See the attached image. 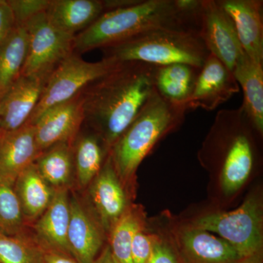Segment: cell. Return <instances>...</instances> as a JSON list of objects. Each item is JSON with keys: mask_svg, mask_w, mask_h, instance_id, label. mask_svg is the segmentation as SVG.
I'll return each instance as SVG.
<instances>
[{"mask_svg": "<svg viewBox=\"0 0 263 263\" xmlns=\"http://www.w3.org/2000/svg\"><path fill=\"white\" fill-rule=\"evenodd\" d=\"M157 66L123 62L81 91L84 122L110 151L155 90Z\"/></svg>", "mask_w": 263, "mask_h": 263, "instance_id": "obj_1", "label": "cell"}, {"mask_svg": "<svg viewBox=\"0 0 263 263\" xmlns=\"http://www.w3.org/2000/svg\"><path fill=\"white\" fill-rule=\"evenodd\" d=\"M201 0H139L136 4L105 12L74 37L77 54L106 48L154 29L199 31Z\"/></svg>", "mask_w": 263, "mask_h": 263, "instance_id": "obj_2", "label": "cell"}, {"mask_svg": "<svg viewBox=\"0 0 263 263\" xmlns=\"http://www.w3.org/2000/svg\"><path fill=\"white\" fill-rule=\"evenodd\" d=\"M187 110L185 106L166 101L155 88L144 106L110 151L119 177L131 179L159 140L183 122Z\"/></svg>", "mask_w": 263, "mask_h": 263, "instance_id": "obj_3", "label": "cell"}, {"mask_svg": "<svg viewBox=\"0 0 263 263\" xmlns=\"http://www.w3.org/2000/svg\"><path fill=\"white\" fill-rule=\"evenodd\" d=\"M103 50L104 58L122 63L185 64L199 70L209 54L199 31L189 29H154Z\"/></svg>", "mask_w": 263, "mask_h": 263, "instance_id": "obj_4", "label": "cell"}, {"mask_svg": "<svg viewBox=\"0 0 263 263\" xmlns=\"http://www.w3.org/2000/svg\"><path fill=\"white\" fill-rule=\"evenodd\" d=\"M215 119L227 139L221 159V188L226 195H230L243 186L255 163L254 143L250 136L254 127L242 105L221 109Z\"/></svg>", "mask_w": 263, "mask_h": 263, "instance_id": "obj_5", "label": "cell"}, {"mask_svg": "<svg viewBox=\"0 0 263 263\" xmlns=\"http://www.w3.org/2000/svg\"><path fill=\"white\" fill-rule=\"evenodd\" d=\"M122 62L103 58L91 62L72 53L48 76L37 106L27 124H34L48 109L75 98L89 84L111 72Z\"/></svg>", "mask_w": 263, "mask_h": 263, "instance_id": "obj_6", "label": "cell"}, {"mask_svg": "<svg viewBox=\"0 0 263 263\" xmlns=\"http://www.w3.org/2000/svg\"><path fill=\"white\" fill-rule=\"evenodd\" d=\"M193 228L219 235L243 258L261 254L262 209L257 197H247L240 207L232 212L202 216L195 221Z\"/></svg>", "mask_w": 263, "mask_h": 263, "instance_id": "obj_7", "label": "cell"}, {"mask_svg": "<svg viewBox=\"0 0 263 263\" xmlns=\"http://www.w3.org/2000/svg\"><path fill=\"white\" fill-rule=\"evenodd\" d=\"M45 12L31 17L23 24L28 35V51L21 76L48 79L57 66L73 53L75 36L55 28Z\"/></svg>", "mask_w": 263, "mask_h": 263, "instance_id": "obj_8", "label": "cell"}, {"mask_svg": "<svg viewBox=\"0 0 263 263\" xmlns=\"http://www.w3.org/2000/svg\"><path fill=\"white\" fill-rule=\"evenodd\" d=\"M199 34L209 53L233 72L245 52L233 22L216 0H201Z\"/></svg>", "mask_w": 263, "mask_h": 263, "instance_id": "obj_9", "label": "cell"}, {"mask_svg": "<svg viewBox=\"0 0 263 263\" xmlns=\"http://www.w3.org/2000/svg\"><path fill=\"white\" fill-rule=\"evenodd\" d=\"M239 91V85L233 72L209 53L197 74L193 92L186 104V108L212 111Z\"/></svg>", "mask_w": 263, "mask_h": 263, "instance_id": "obj_10", "label": "cell"}, {"mask_svg": "<svg viewBox=\"0 0 263 263\" xmlns=\"http://www.w3.org/2000/svg\"><path fill=\"white\" fill-rule=\"evenodd\" d=\"M81 92L65 103L48 109L33 124L41 154L61 143H72L84 125Z\"/></svg>", "mask_w": 263, "mask_h": 263, "instance_id": "obj_11", "label": "cell"}, {"mask_svg": "<svg viewBox=\"0 0 263 263\" xmlns=\"http://www.w3.org/2000/svg\"><path fill=\"white\" fill-rule=\"evenodd\" d=\"M47 79L20 76L0 98V129L8 133L23 127L37 106Z\"/></svg>", "mask_w": 263, "mask_h": 263, "instance_id": "obj_12", "label": "cell"}, {"mask_svg": "<svg viewBox=\"0 0 263 263\" xmlns=\"http://www.w3.org/2000/svg\"><path fill=\"white\" fill-rule=\"evenodd\" d=\"M217 3L233 22L246 54L263 65V2L218 0Z\"/></svg>", "mask_w": 263, "mask_h": 263, "instance_id": "obj_13", "label": "cell"}, {"mask_svg": "<svg viewBox=\"0 0 263 263\" xmlns=\"http://www.w3.org/2000/svg\"><path fill=\"white\" fill-rule=\"evenodd\" d=\"M41 155L34 126L26 124L0 136V181L14 186L17 178Z\"/></svg>", "mask_w": 263, "mask_h": 263, "instance_id": "obj_14", "label": "cell"}, {"mask_svg": "<svg viewBox=\"0 0 263 263\" xmlns=\"http://www.w3.org/2000/svg\"><path fill=\"white\" fill-rule=\"evenodd\" d=\"M119 179L109 152L90 187L91 200L105 230H110L127 209V197Z\"/></svg>", "mask_w": 263, "mask_h": 263, "instance_id": "obj_15", "label": "cell"}, {"mask_svg": "<svg viewBox=\"0 0 263 263\" xmlns=\"http://www.w3.org/2000/svg\"><path fill=\"white\" fill-rule=\"evenodd\" d=\"M67 243L71 255L80 263H94L103 245L100 227L77 197L70 198Z\"/></svg>", "mask_w": 263, "mask_h": 263, "instance_id": "obj_16", "label": "cell"}, {"mask_svg": "<svg viewBox=\"0 0 263 263\" xmlns=\"http://www.w3.org/2000/svg\"><path fill=\"white\" fill-rule=\"evenodd\" d=\"M47 209L36 222L35 232L40 245L71 255L67 243L70 209L68 189H53ZM72 256V255H71Z\"/></svg>", "mask_w": 263, "mask_h": 263, "instance_id": "obj_17", "label": "cell"}, {"mask_svg": "<svg viewBox=\"0 0 263 263\" xmlns=\"http://www.w3.org/2000/svg\"><path fill=\"white\" fill-rule=\"evenodd\" d=\"M107 11L105 0H50L45 13L55 28L76 36Z\"/></svg>", "mask_w": 263, "mask_h": 263, "instance_id": "obj_18", "label": "cell"}, {"mask_svg": "<svg viewBox=\"0 0 263 263\" xmlns=\"http://www.w3.org/2000/svg\"><path fill=\"white\" fill-rule=\"evenodd\" d=\"M180 240L186 263H238L243 258L226 240L193 227L183 230Z\"/></svg>", "mask_w": 263, "mask_h": 263, "instance_id": "obj_19", "label": "cell"}, {"mask_svg": "<svg viewBox=\"0 0 263 263\" xmlns=\"http://www.w3.org/2000/svg\"><path fill=\"white\" fill-rule=\"evenodd\" d=\"M243 92L242 107L259 134L263 133V65L246 53L233 71Z\"/></svg>", "mask_w": 263, "mask_h": 263, "instance_id": "obj_20", "label": "cell"}, {"mask_svg": "<svg viewBox=\"0 0 263 263\" xmlns=\"http://www.w3.org/2000/svg\"><path fill=\"white\" fill-rule=\"evenodd\" d=\"M200 70L185 64L157 66L156 91L168 103L186 108V104L193 92Z\"/></svg>", "mask_w": 263, "mask_h": 263, "instance_id": "obj_21", "label": "cell"}, {"mask_svg": "<svg viewBox=\"0 0 263 263\" xmlns=\"http://www.w3.org/2000/svg\"><path fill=\"white\" fill-rule=\"evenodd\" d=\"M78 181L82 187L87 186L99 174L110 150L101 137L90 129L86 133H78L72 142Z\"/></svg>", "mask_w": 263, "mask_h": 263, "instance_id": "obj_22", "label": "cell"}, {"mask_svg": "<svg viewBox=\"0 0 263 263\" xmlns=\"http://www.w3.org/2000/svg\"><path fill=\"white\" fill-rule=\"evenodd\" d=\"M14 190L24 218L31 220L42 215L51 202L54 191L40 174L34 162L17 178Z\"/></svg>", "mask_w": 263, "mask_h": 263, "instance_id": "obj_23", "label": "cell"}, {"mask_svg": "<svg viewBox=\"0 0 263 263\" xmlns=\"http://www.w3.org/2000/svg\"><path fill=\"white\" fill-rule=\"evenodd\" d=\"M28 51V35L23 24H15L0 45V98L20 77Z\"/></svg>", "mask_w": 263, "mask_h": 263, "instance_id": "obj_24", "label": "cell"}, {"mask_svg": "<svg viewBox=\"0 0 263 263\" xmlns=\"http://www.w3.org/2000/svg\"><path fill=\"white\" fill-rule=\"evenodd\" d=\"M40 174L53 189L67 187L74 167L72 143H61L44 151L34 162Z\"/></svg>", "mask_w": 263, "mask_h": 263, "instance_id": "obj_25", "label": "cell"}, {"mask_svg": "<svg viewBox=\"0 0 263 263\" xmlns=\"http://www.w3.org/2000/svg\"><path fill=\"white\" fill-rule=\"evenodd\" d=\"M0 263H44L37 240L0 233Z\"/></svg>", "mask_w": 263, "mask_h": 263, "instance_id": "obj_26", "label": "cell"}, {"mask_svg": "<svg viewBox=\"0 0 263 263\" xmlns=\"http://www.w3.org/2000/svg\"><path fill=\"white\" fill-rule=\"evenodd\" d=\"M141 227L138 216L127 209L110 228V251L120 263H133L131 245L137 230Z\"/></svg>", "mask_w": 263, "mask_h": 263, "instance_id": "obj_27", "label": "cell"}, {"mask_svg": "<svg viewBox=\"0 0 263 263\" xmlns=\"http://www.w3.org/2000/svg\"><path fill=\"white\" fill-rule=\"evenodd\" d=\"M24 216L14 186L0 181V233L20 235Z\"/></svg>", "mask_w": 263, "mask_h": 263, "instance_id": "obj_28", "label": "cell"}, {"mask_svg": "<svg viewBox=\"0 0 263 263\" xmlns=\"http://www.w3.org/2000/svg\"><path fill=\"white\" fill-rule=\"evenodd\" d=\"M15 21V24H24L37 13L47 9L50 0H7Z\"/></svg>", "mask_w": 263, "mask_h": 263, "instance_id": "obj_29", "label": "cell"}, {"mask_svg": "<svg viewBox=\"0 0 263 263\" xmlns=\"http://www.w3.org/2000/svg\"><path fill=\"white\" fill-rule=\"evenodd\" d=\"M155 240L149 235L143 233L140 227L134 236L131 245V257L133 263H146L152 254Z\"/></svg>", "mask_w": 263, "mask_h": 263, "instance_id": "obj_30", "label": "cell"}, {"mask_svg": "<svg viewBox=\"0 0 263 263\" xmlns=\"http://www.w3.org/2000/svg\"><path fill=\"white\" fill-rule=\"evenodd\" d=\"M14 15L7 0H0V45L14 28Z\"/></svg>", "mask_w": 263, "mask_h": 263, "instance_id": "obj_31", "label": "cell"}, {"mask_svg": "<svg viewBox=\"0 0 263 263\" xmlns=\"http://www.w3.org/2000/svg\"><path fill=\"white\" fill-rule=\"evenodd\" d=\"M146 263H179L176 254L168 246L155 241L152 254Z\"/></svg>", "mask_w": 263, "mask_h": 263, "instance_id": "obj_32", "label": "cell"}, {"mask_svg": "<svg viewBox=\"0 0 263 263\" xmlns=\"http://www.w3.org/2000/svg\"><path fill=\"white\" fill-rule=\"evenodd\" d=\"M41 247L43 249L44 263H80L69 254L47 248L42 245Z\"/></svg>", "mask_w": 263, "mask_h": 263, "instance_id": "obj_33", "label": "cell"}, {"mask_svg": "<svg viewBox=\"0 0 263 263\" xmlns=\"http://www.w3.org/2000/svg\"><path fill=\"white\" fill-rule=\"evenodd\" d=\"M94 263H120L117 259L114 257L111 251H110L109 246L105 247L103 249V252H101L96 259H95Z\"/></svg>", "mask_w": 263, "mask_h": 263, "instance_id": "obj_34", "label": "cell"}, {"mask_svg": "<svg viewBox=\"0 0 263 263\" xmlns=\"http://www.w3.org/2000/svg\"><path fill=\"white\" fill-rule=\"evenodd\" d=\"M238 263H262V254H256L251 257H245Z\"/></svg>", "mask_w": 263, "mask_h": 263, "instance_id": "obj_35", "label": "cell"}, {"mask_svg": "<svg viewBox=\"0 0 263 263\" xmlns=\"http://www.w3.org/2000/svg\"><path fill=\"white\" fill-rule=\"evenodd\" d=\"M2 133H3V132H2L1 129H0V134H1Z\"/></svg>", "mask_w": 263, "mask_h": 263, "instance_id": "obj_36", "label": "cell"}, {"mask_svg": "<svg viewBox=\"0 0 263 263\" xmlns=\"http://www.w3.org/2000/svg\"><path fill=\"white\" fill-rule=\"evenodd\" d=\"M2 133H1V134H0V136H1Z\"/></svg>", "mask_w": 263, "mask_h": 263, "instance_id": "obj_37", "label": "cell"}]
</instances>
